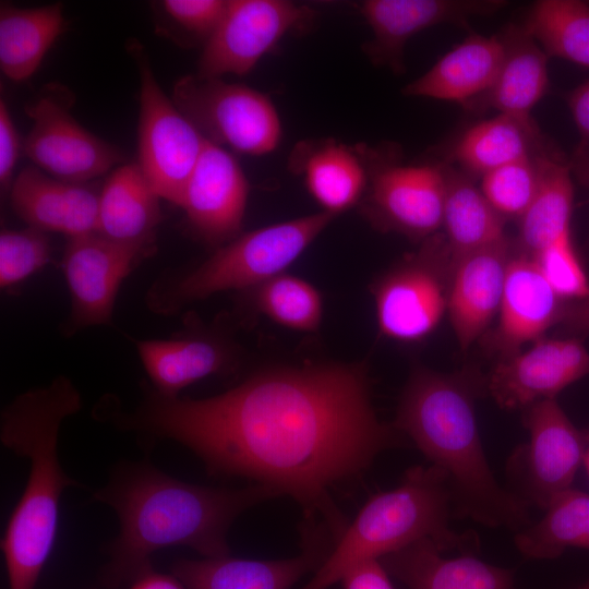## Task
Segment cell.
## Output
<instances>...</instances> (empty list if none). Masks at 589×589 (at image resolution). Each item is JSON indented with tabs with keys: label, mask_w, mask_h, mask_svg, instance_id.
I'll list each match as a JSON object with an SVG mask.
<instances>
[{
	"label": "cell",
	"mask_w": 589,
	"mask_h": 589,
	"mask_svg": "<svg viewBox=\"0 0 589 589\" xmlns=\"http://www.w3.org/2000/svg\"><path fill=\"white\" fill-rule=\"evenodd\" d=\"M171 99L201 134L218 146L262 156L280 143L278 111L272 99L257 89L194 74L176 82Z\"/></svg>",
	"instance_id": "9c48e42d"
},
{
	"label": "cell",
	"mask_w": 589,
	"mask_h": 589,
	"mask_svg": "<svg viewBox=\"0 0 589 589\" xmlns=\"http://www.w3.org/2000/svg\"><path fill=\"white\" fill-rule=\"evenodd\" d=\"M314 13L287 0H228L215 32L205 41L196 75H245L289 32L308 25Z\"/></svg>",
	"instance_id": "4fadbf2b"
},
{
	"label": "cell",
	"mask_w": 589,
	"mask_h": 589,
	"mask_svg": "<svg viewBox=\"0 0 589 589\" xmlns=\"http://www.w3.org/2000/svg\"><path fill=\"white\" fill-rule=\"evenodd\" d=\"M65 29L62 3L21 9L0 5V69L14 82L29 79Z\"/></svg>",
	"instance_id": "f546056e"
},
{
	"label": "cell",
	"mask_w": 589,
	"mask_h": 589,
	"mask_svg": "<svg viewBox=\"0 0 589 589\" xmlns=\"http://www.w3.org/2000/svg\"><path fill=\"white\" fill-rule=\"evenodd\" d=\"M118 424L188 447L214 476L242 477L320 515L334 538L347 524L329 490L396 443L376 417L363 364L317 363L255 373L212 397L145 393Z\"/></svg>",
	"instance_id": "6da1fadb"
},
{
	"label": "cell",
	"mask_w": 589,
	"mask_h": 589,
	"mask_svg": "<svg viewBox=\"0 0 589 589\" xmlns=\"http://www.w3.org/2000/svg\"><path fill=\"white\" fill-rule=\"evenodd\" d=\"M156 249V239L122 242L98 232L70 238L61 261L71 297L64 334L108 324L121 284Z\"/></svg>",
	"instance_id": "7c38bea8"
},
{
	"label": "cell",
	"mask_w": 589,
	"mask_h": 589,
	"mask_svg": "<svg viewBox=\"0 0 589 589\" xmlns=\"http://www.w3.org/2000/svg\"><path fill=\"white\" fill-rule=\"evenodd\" d=\"M278 496L261 484L217 489L172 478L148 464L120 468L93 500L110 506L120 531L104 568L108 586L134 580L151 569V556L184 545L204 557L229 555L227 532L249 507Z\"/></svg>",
	"instance_id": "7a4b0ae2"
},
{
	"label": "cell",
	"mask_w": 589,
	"mask_h": 589,
	"mask_svg": "<svg viewBox=\"0 0 589 589\" xmlns=\"http://www.w3.org/2000/svg\"><path fill=\"white\" fill-rule=\"evenodd\" d=\"M303 552L286 560L259 561L229 555L203 560H178L172 574L185 589H290L303 575L316 570L327 556L309 522Z\"/></svg>",
	"instance_id": "ffe728a7"
},
{
	"label": "cell",
	"mask_w": 589,
	"mask_h": 589,
	"mask_svg": "<svg viewBox=\"0 0 589 589\" xmlns=\"http://www.w3.org/2000/svg\"><path fill=\"white\" fill-rule=\"evenodd\" d=\"M290 169L300 175L323 212L338 214L359 205L368 172L357 147L333 139L299 143L290 156Z\"/></svg>",
	"instance_id": "484cf974"
},
{
	"label": "cell",
	"mask_w": 589,
	"mask_h": 589,
	"mask_svg": "<svg viewBox=\"0 0 589 589\" xmlns=\"http://www.w3.org/2000/svg\"><path fill=\"white\" fill-rule=\"evenodd\" d=\"M501 33L506 50L493 83L462 108L477 113L496 110L532 116L550 88L549 57L521 24H508Z\"/></svg>",
	"instance_id": "cb8c5ba5"
},
{
	"label": "cell",
	"mask_w": 589,
	"mask_h": 589,
	"mask_svg": "<svg viewBox=\"0 0 589 589\" xmlns=\"http://www.w3.org/2000/svg\"><path fill=\"white\" fill-rule=\"evenodd\" d=\"M81 407L80 392L60 375L19 395L1 412V443L29 462L25 489L1 541L10 589L35 588L55 545L61 495L79 485L61 467L58 438L62 422Z\"/></svg>",
	"instance_id": "277c9868"
},
{
	"label": "cell",
	"mask_w": 589,
	"mask_h": 589,
	"mask_svg": "<svg viewBox=\"0 0 589 589\" xmlns=\"http://www.w3.org/2000/svg\"><path fill=\"white\" fill-rule=\"evenodd\" d=\"M73 101L74 96L65 86L46 85L25 106L33 125L23 152L49 176L85 183L124 164V155L76 121L71 113Z\"/></svg>",
	"instance_id": "8fae6325"
},
{
	"label": "cell",
	"mask_w": 589,
	"mask_h": 589,
	"mask_svg": "<svg viewBox=\"0 0 589 589\" xmlns=\"http://www.w3.org/2000/svg\"><path fill=\"white\" fill-rule=\"evenodd\" d=\"M441 163L445 175L442 231L454 256L506 240V221L490 205L476 180Z\"/></svg>",
	"instance_id": "4dcf8cb0"
},
{
	"label": "cell",
	"mask_w": 589,
	"mask_h": 589,
	"mask_svg": "<svg viewBox=\"0 0 589 589\" xmlns=\"http://www.w3.org/2000/svg\"><path fill=\"white\" fill-rule=\"evenodd\" d=\"M558 326L572 335L589 333V297L566 301Z\"/></svg>",
	"instance_id": "b9f144b4"
},
{
	"label": "cell",
	"mask_w": 589,
	"mask_h": 589,
	"mask_svg": "<svg viewBox=\"0 0 589 589\" xmlns=\"http://www.w3.org/2000/svg\"><path fill=\"white\" fill-rule=\"evenodd\" d=\"M589 374V351L576 336H546L512 357L500 359L485 388L503 409H525L555 398L564 388Z\"/></svg>",
	"instance_id": "9a60e30c"
},
{
	"label": "cell",
	"mask_w": 589,
	"mask_h": 589,
	"mask_svg": "<svg viewBox=\"0 0 589 589\" xmlns=\"http://www.w3.org/2000/svg\"><path fill=\"white\" fill-rule=\"evenodd\" d=\"M132 50L141 83L136 163L160 199L180 207L206 139L161 89L141 47Z\"/></svg>",
	"instance_id": "30bf717a"
},
{
	"label": "cell",
	"mask_w": 589,
	"mask_h": 589,
	"mask_svg": "<svg viewBox=\"0 0 589 589\" xmlns=\"http://www.w3.org/2000/svg\"><path fill=\"white\" fill-rule=\"evenodd\" d=\"M557 148L532 116L497 113L465 129L448 145L443 163L476 180L507 164Z\"/></svg>",
	"instance_id": "7402d4cb"
},
{
	"label": "cell",
	"mask_w": 589,
	"mask_h": 589,
	"mask_svg": "<svg viewBox=\"0 0 589 589\" xmlns=\"http://www.w3.org/2000/svg\"><path fill=\"white\" fill-rule=\"evenodd\" d=\"M532 259L560 298L573 301L589 297V277L575 249L572 232L561 236Z\"/></svg>",
	"instance_id": "8d00e7d4"
},
{
	"label": "cell",
	"mask_w": 589,
	"mask_h": 589,
	"mask_svg": "<svg viewBox=\"0 0 589 589\" xmlns=\"http://www.w3.org/2000/svg\"><path fill=\"white\" fill-rule=\"evenodd\" d=\"M544 516L515 536L529 558H555L568 548L589 550V493L570 488L544 509Z\"/></svg>",
	"instance_id": "1f68e13d"
},
{
	"label": "cell",
	"mask_w": 589,
	"mask_h": 589,
	"mask_svg": "<svg viewBox=\"0 0 589 589\" xmlns=\"http://www.w3.org/2000/svg\"><path fill=\"white\" fill-rule=\"evenodd\" d=\"M135 347L153 388L167 396H178L187 386L226 371L235 361L225 339L204 333L136 340Z\"/></svg>",
	"instance_id": "d4e9b609"
},
{
	"label": "cell",
	"mask_w": 589,
	"mask_h": 589,
	"mask_svg": "<svg viewBox=\"0 0 589 589\" xmlns=\"http://www.w3.org/2000/svg\"><path fill=\"white\" fill-rule=\"evenodd\" d=\"M484 386L471 369L444 374L417 368L400 396L394 424L446 474L464 514L486 526L520 530L528 524L529 504L498 485L482 447L476 399Z\"/></svg>",
	"instance_id": "3957f363"
},
{
	"label": "cell",
	"mask_w": 589,
	"mask_h": 589,
	"mask_svg": "<svg viewBox=\"0 0 589 589\" xmlns=\"http://www.w3.org/2000/svg\"><path fill=\"white\" fill-rule=\"evenodd\" d=\"M130 589H185L175 575L154 572L152 568L134 579Z\"/></svg>",
	"instance_id": "7bdbcfd3"
},
{
	"label": "cell",
	"mask_w": 589,
	"mask_h": 589,
	"mask_svg": "<svg viewBox=\"0 0 589 589\" xmlns=\"http://www.w3.org/2000/svg\"><path fill=\"white\" fill-rule=\"evenodd\" d=\"M565 302L551 288L534 260L514 248L497 323L482 337L484 348L496 353L498 360L520 352L524 345L540 339L558 325Z\"/></svg>",
	"instance_id": "ac0fdd59"
},
{
	"label": "cell",
	"mask_w": 589,
	"mask_h": 589,
	"mask_svg": "<svg viewBox=\"0 0 589 589\" xmlns=\"http://www.w3.org/2000/svg\"><path fill=\"white\" fill-rule=\"evenodd\" d=\"M159 200L136 161L118 166L99 191L97 232L122 242L156 239Z\"/></svg>",
	"instance_id": "83f0119b"
},
{
	"label": "cell",
	"mask_w": 589,
	"mask_h": 589,
	"mask_svg": "<svg viewBox=\"0 0 589 589\" xmlns=\"http://www.w3.org/2000/svg\"><path fill=\"white\" fill-rule=\"evenodd\" d=\"M573 177L589 189V145L578 143L569 159Z\"/></svg>",
	"instance_id": "ee69618b"
},
{
	"label": "cell",
	"mask_w": 589,
	"mask_h": 589,
	"mask_svg": "<svg viewBox=\"0 0 589 589\" xmlns=\"http://www.w3.org/2000/svg\"><path fill=\"white\" fill-rule=\"evenodd\" d=\"M51 260V245L47 233L27 227L20 230L3 229L0 233V287L12 288Z\"/></svg>",
	"instance_id": "d590c367"
},
{
	"label": "cell",
	"mask_w": 589,
	"mask_h": 589,
	"mask_svg": "<svg viewBox=\"0 0 589 589\" xmlns=\"http://www.w3.org/2000/svg\"><path fill=\"white\" fill-rule=\"evenodd\" d=\"M505 50L501 32L492 36L471 33L424 74L407 84L402 94L465 106L491 86Z\"/></svg>",
	"instance_id": "603a6c76"
},
{
	"label": "cell",
	"mask_w": 589,
	"mask_h": 589,
	"mask_svg": "<svg viewBox=\"0 0 589 589\" xmlns=\"http://www.w3.org/2000/svg\"><path fill=\"white\" fill-rule=\"evenodd\" d=\"M584 589H589V586L585 587Z\"/></svg>",
	"instance_id": "bcb514c9"
},
{
	"label": "cell",
	"mask_w": 589,
	"mask_h": 589,
	"mask_svg": "<svg viewBox=\"0 0 589 589\" xmlns=\"http://www.w3.org/2000/svg\"><path fill=\"white\" fill-rule=\"evenodd\" d=\"M506 5L504 0H366L360 13L372 38L363 50L374 65L401 74L406 45L418 33L445 23L464 26Z\"/></svg>",
	"instance_id": "2e32d148"
},
{
	"label": "cell",
	"mask_w": 589,
	"mask_h": 589,
	"mask_svg": "<svg viewBox=\"0 0 589 589\" xmlns=\"http://www.w3.org/2000/svg\"><path fill=\"white\" fill-rule=\"evenodd\" d=\"M565 99L579 133V143L589 145V79L567 93Z\"/></svg>",
	"instance_id": "60d3db41"
},
{
	"label": "cell",
	"mask_w": 589,
	"mask_h": 589,
	"mask_svg": "<svg viewBox=\"0 0 589 589\" xmlns=\"http://www.w3.org/2000/svg\"><path fill=\"white\" fill-rule=\"evenodd\" d=\"M160 7L181 28L206 41L221 21L227 1L164 0Z\"/></svg>",
	"instance_id": "74e56055"
},
{
	"label": "cell",
	"mask_w": 589,
	"mask_h": 589,
	"mask_svg": "<svg viewBox=\"0 0 589 589\" xmlns=\"http://www.w3.org/2000/svg\"><path fill=\"white\" fill-rule=\"evenodd\" d=\"M20 136L7 103L0 100V185L7 191L12 185V173L20 154Z\"/></svg>",
	"instance_id": "f35d334b"
},
{
	"label": "cell",
	"mask_w": 589,
	"mask_h": 589,
	"mask_svg": "<svg viewBox=\"0 0 589 589\" xmlns=\"http://www.w3.org/2000/svg\"><path fill=\"white\" fill-rule=\"evenodd\" d=\"M432 540H420L380 561L408 589H513L509 569L473 556L443 557Z\"/></svg>",
	"instance_id": "4316f807"
},
{
	"label": "cell",
	"mask_w": 589,
	"mask_h": 589,
	"mask_svg": "<svg viewBox=\"0 0 589 589\" xmlns=\"http://www.w3.org/2000/svg\"><path fill=\"white\" fill-rule=\"evenodd\" d=\"M252 301L260 313L292 330L313 333L322 322L320 291L294 275L281 273L253 288Z\"/></svg>",
	"instance_id": "836d02e7"
},
{
	"label": "cell",
	"mask_w": 589,
	"mask_h": 589,
	"mask_svg": "<svg viewBox=\"0 0 589 589\" xmlns=\"http://www.w3.org/2000/svg\"><path fill=\"white\" fill-rule=\"evenodd\" d=\"M513 240L455 257L447 314L462 351L483 337L497 316Z\"/></svg>",
	"instance_id": "d6986e66"
},
{
	"label": "cell",
	"mask_w": 589,
	"mask_h": 589,
	"mask_svg": "<svg viewBox=\"0 0 589 589\" xmlns=\"http://www.w3.org/2000/svg\"><path fill=\"white\" fill-rule=\"evenodd\" d=\"M248 197L249 182L238 160L206 140L180 205L191 230L213 245L230 242L241 235Z\"/></svg>",
	"instance_id": "e0dca14e"
},
{
	"label": "cell",
	"mask_w": 589,
	"mask_h": 589,
	"mask_svg": "<svg viewBox=\"0 0 589 589\" xmlns=\"http://www.w3.org/2000/svg\"><path fill=\"white\" fill-rule=\"evenodd\" d=\"M11 205L28 227L69 238L97 232L99 192L87 182L56 179L37 167L13 179Z\"/></svg>",
	"instance_id": "44dd1931"
},
{
	"label": "cell",
	"mask_w": 589,
	"mask_h": 589,
	"mask_svg": "<svg viewBox=\"0 0 589 589\" xmlns=\"http://www.w3.org/2000/svg\"><path fill=\"white\" fill-rule=\"evenodd\" d=\"M344 589H394L388 572L380 560L364 561L340 579Z\"/></svg>",
	"instance_id": "ab89813d"
},
{
	"label": "cell",
	"mask_w": 589,
	"mask_h": 589,
	"mask_svg": "<svg viewBox=\"0 0 589 589\" xmlns=\"http://www.w3.org/2000/svg\"><path fill=\"white\" fill-rule=\"evenodd\" d=\"M368 182L359 203L376 229L417 242L442 231L445 175L442 163L405 164L392 145H357Z\"/></svg>",
	"instance_id": "52a82bcc"
},
{
	"label": "cell",
	"mask_w": 589,
	"mask_h": 589,
	"mask_svg": "<svg viewBox=\"0 0 589 589\" xmlns=\"http://www.w3.org/2000/svg\"><path fill=\"white\" fill-rule=\"evenodd\" d=\"M528 442L515 452L509 470L520 486L519 497L542 509L572 488L584 462L585 437L555 398L524 409Z\"/></svg>",
	"instance_id": "5bb4252c"
},
{
	"label": "cell",
	"mask_w": 589,
	"mask_h": 589,
	"mask_svg": "<svg viewBox=\"0 0 589 589\" xmlns=\"http://www.w3.org/2000/svg\"><path fill=\"white\" fill-rule=\"evenodd\" d=\"M453 494L437 467L416 466L400 483L373 495L347 525L312 578L299 589H328L356 565L381 560L420 540L443 551L462 549L467 539L449 528Z\"/></svg>",
	"instance_id": "5b68a950"
},
{
	"label": "cell",
	"mask_w": 589,
	"mask_h": 589,
	"mask_svg": "<svg viewBox=\"0 0 589 589\" xmlns=\"http://www.w3.org/2000/svg\"><path fill=\"white\" fill-rule=\"evenodd\" d=\"M545 55L589 69V3L580 0L536 1L524 23Z\"/></svg>",
	"instance_id": "d6a6232c"
},
{
	"label": "cell",
	"mask_w": 589,
	"mask_h": 589,
	"mask_svg": "<svg viewBox=\"0 0 589 589\" xmlns=\"http://www.w3.org/2000/svg\"><path fill=\"white\" fill-rule=\"evenodd\" d=\"M585 437L584 465L589 477V426L582 431Z\"/></svg>",
	"instance_id": "f6af8a7d"
},
{
	"label": "cell",
	"mask_w": 589,
	"mask_h": 589,
	"mask_svg": "<svg viewBox=\"0 0 589 589\" xmlns=\"http://www.w3.org/2000/svg\"><path fill=\"white\" fill-rule=\"evenodd\" d=\"M548 154L507 164L480 178L481 192L505 221H518L528 209L540 184L542 157Z\"/></svg>",
	"instance_id": "e575fe53"
},
{
	"label": "cell",
	"mask_w": 589,
	"mask_h": 589,
	"mask_svg": "<svg viewBox=\"0 0 589 589\" xmlns=\"http://www.w3.org/2000/svg\"><path fill=\"white\" fill-rule=\"evenodd\" d=\"M454 263L440 231L377 277L371 292L380 334L401 342L430 336L447 314Z\"/></svg>",
	"instance_id": "ba28073f"
},
{
	"label": "cell",
	"mask_w": 589,
	"mask_h": 589,
	"mask_svg": "<svg viewBox=\"0 0 589 589\" xmlns=\"http://www.w3.org/2000/svg\"><path fill=\"white\" fill-rule=\"evenodd\" d=\"M335 217L321 211L242 233L199 266L160 278L148 291L147 304L170 315L221 291L253 289L285 273Z\"/></svg>",
	"instance_id": "8992f818"
},
{
	"label": "cell",
	"mask_w": 589,
	"mask_h": 589,
	"mask_svg": "<svg viewBox=\"0 0 589 589\" xmlns=\"http://www.w3.org/2000/svg\"><path fill=\"white\" fill-rule=\"evenodd\" d=\"M573 178L569 159L560 148L542 157L538 191L517 221L518 233L513 240L517 252L533 257L557 238L570 232Z\"/></svg>",
	"instance_id": "f1b7e54d"
}]
</instances>
